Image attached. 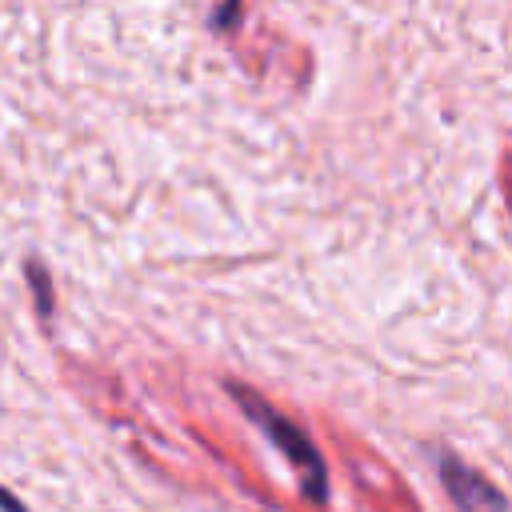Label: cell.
<instances>
[{
	"mask_svg": "<svg viewBox=\"0 0 512 512\" xmlns=\"http://www.w3.org/2000/svg\"><path fill=\"white\" fill-rule=\"evenodd\" d=\"M224 388H228V396L236 400V408L284 452V460L292 464V472H296V480H300V496L312 500V504H324V500H328V464H324L320 448L308 440V432H304L296 420H288L272 400H264L256 388L236 384V380H228Z\"/></svg>",
	"mask_w": 512,
	"mask_h": 512,
	"instance_id": "1",
	"label": "cell"
},
{
	"mask_svg": "<svg viewBox=\"0 0 512 512\" xmlns=\"http://www.w3.org/2000/svg\"><path fill=\"white\" fill-rule=\"evenodd\" d=\"M440 484L452 496L456 512H508V496L452 452H440Z\"/></svg>",
	"mask_w": 512,
	"mask_h": 512,
	"instance_id": "2",
	"label": "cell"
},
{
	"mask_svg": "<svg viewBox=\"0 0 512 512\" xmlns=\"http://www.w3.org/2000/svg\"><path fill=\"white\" fill-rule=\"evenodd\" d=\"M28 284H32V296H36L40 316L48 320V316H52V280H48V272H44L36 260H28Z\"/></svg>",
	"mask_w": 512,
	"mask_h": 512,
	"instance_id": "3",
	"label": "cell"
},
{
	"mask_svg": "<svg viewBox=\"0 0 512 512\" xmlns=\"http://www.w3.org/2000/svg\"><path fill=\"white\" fill-rule=\"evenodd\" d=\"M236 12H240V0H224V4H220V8L212 12V20H208V24H212L216 32H224V28H232V24L240 20Z\"/></svg>",
	"mask_w": 512,
	"mask_h": 512,
	"instance_id": "4",
	"label": "cell"
},
{
	"mask_svg": "<svg viewBox=\"0 0 512 512\" xmlns=\"http://www.w3.org/2000/svg\"><path fill=\"white\" fill-rule=\"evenodd\" d=\"M0 508H4V512H28V508H24V504H20L4 484H0Z\"/></svg>",
	"mask_w": 512,
	"mask_h": 512,
	"instance_id": "5",
	"label": "cell"
}]
</instances>
